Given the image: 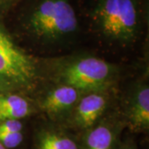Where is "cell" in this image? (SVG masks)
I'll return each mask as SVG.
<instances>
[{"mask_svg": "<svg viewBox=\"0 0 149 149\" xmlns=\"http://www.w3.org/2000/svg\"><path fill=\"white\" fill-rule=\"evenodd\" d=\"M118 110L131 133H146L149 129V84L148 73L134 80L121 98Z\"/></svg>", "mask_w": 149, "mask_h": 149, "instance_id": "cell-7", "label": "cell"}, {"mask_svg": "<svg viewBox=\"0 0 149 149\" xmlns=\"http://www.w3.org/2000/svg\"><path fill=\"white\" fill-rule=\"evenodd\" d=\"M85 13L99 42L118 52L139 42L148 19L143 0H91Z\"/></svg>", "mask_w": 149, "mask_h": 149, "instance_id": "cell-2", "label": "cell"}, {"mask_svg": "<svg viewBox=\"0 0 149 149\" xmlns=\"http://www.w3.org/2000/svg\"><path fill=\"white\" fill-rule=\"evenodd\" d=\"M24 141V133H0V143L7 149H17Z\"/></svg>", "mask_w": 149, "mask_h": 149, "instance_id": "cell-11", "label": "cell"}, {"mask_svg": "<svg viewBox=\"0 0 149 149\" xmlns=\"http://www.w3.org/2000/svg\"><path fill=\"white\" fill-rule=\"evenodd\" d=\"M116 99V88L84 92L62 126L80 136L111 111Z\"/></svg>", "mask_w": 149, "mask_h": 149, "instance_id": "cell-5", "label": "cell"}, {"mask_svg": "<svg viewBox=\"0 0 149 149\" xmlns=\"http://www.w3.org/2000/svg\"><path fill=\"white\" fill-rule=\"evenodd\" d=\"M117 149H138L137 144L132 139H127L120 141Z\"/></svg>", "mask_w": 149, "mask_h": 149, "instance_id": "cell-13", "label": "cell"}, {"mask_svg": "<svg viewBox=\"0 0 149 149\" xmlns=\"http://www.w3.org/2000/svg\"><path fill=\"white\" fill-rule=\"evenodd\" d=\"M83 93L69 85L46 83L32 99L48 121L62 126Z\"/></svg>", "mask_w": 149, "mask_h": 149, "instance_id": "cell-6", "label": "cell"}, {"mask_svg": "<svg viewBox=\"0 0 149 149\" xmlns=\"http://www.w3.org/2000/svg\"><path fill=\"white\" fill-rule=\"evenodd\" d=\"M125 128L118 109H113L95 125L79 136L80 149H117Z\"/></svg>", "mask_w": 149, "mask_h": 149, "instance_id": "cell-8", "label": "cell"}, {"mask_svg": "<svg viewBox=\"0 0 149 149\" xmlns=\"http://www.w3.org/2000/svg\"><path fill=\"white\" fill-rule=\"evenodd\" d=\"M19 2L17 35L31 47L56 52L73 44L80 36V19L70 0Z\"/></svg>", "mask_w": 149, "mask_h": 149, "instance_id": "cell-1", "label": "cell"}, {"mask_svg": "<svg viewBox=\"0 0 149 149\" xmlns=\"http://www.w3.org/2000/svg\"><path fill=\"white\" fill-rule=\"evenodd\" d=\"M44 84H61L83 92L116 88L122 70L118 65L90 53L40 58Z\"/></svg>", "mask_w": 149, "mask_h": 149, "instance_id": "cell-3", "label": "cell"}, {"mask_svg": "<svg viewBox=\"0 0 149 149\" xmlns=\"http://www.w3.org/2000/svg\"><path fill=\"white\" fill-rule=\"evenodd\" d=\"M0 79L13 91L33 97L44 85L40 57L29 53L0 23Z\"/></svg>", "mask_w": 149, "mask_h": 149, "instance_id": "cell-4", "label": "cell"}, {"mask_svg": "<svg viewBox=\"0 0 149 149\" xmlns=\"http://www.w3.org/2000/svg\"><path fill=\"white\" fill-rule=\"evenodd\" d=\"M8 91H13L8 86L5 82H3V80L0 79V93L3 92H8Z\"/></svg>", "mask_w": 149, "mask_h": 149, "instance_id": "cell-14", "label": "cell"}, {"mask_svg": "<svg viewBox=\"0 0 149 149\" xmlns=\"http://www.w3.org/2000/svg\"><path fill=\"white\" fill-rule=\"evenodd\" d=\"M31 149H80V138L63 126L48 121L35 129Z\"/></svg>", "mask_w": 149, "mask_h": 149, "instance_id": "cell-9", "label": "cell"}, {"mask_svg": "<svg viewBox=\"0 0 149 149\" xmlns=\"http://www.w3.org/2000/svg\"><path fill=\"white\" fill-rule=\"evenodd\" d=\"M0 149H7V148H4V147L2 145V144L0 143Z\"/></svg>", "mask_w": 149, "mask_h": 149, "instance_id": "cell-15", "label": "cell"}, {"mask_svg": "<svg viewBox=\"0 0 149 149\" xmlns=\"http://www.w3.org/2000/svg\"><path fill=\"white\" fill-rule=\"evenodd\" d=\"M20 0H0V13H5L10 10L19 3Z\"/></svg>", "mask_w": 149, "mask_h": 149, "instance_id": "cell-12", "label": "cell"}, {"mask_svg": "<svg viewBox=\"0 0 149 149\" xmlns=\"http://www.w3.org/2000/svg\"><path fill=\"white\" fill-rule=\"evenodd\" d=\"M38 112L32 97L15 91L0 93V121L22 120Z\"/></svg>", "mask_w": 149, "mask_h": 149, "instance_id": "cell-10", "label": "cell"}]
</instances>
